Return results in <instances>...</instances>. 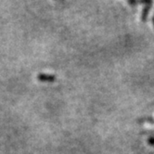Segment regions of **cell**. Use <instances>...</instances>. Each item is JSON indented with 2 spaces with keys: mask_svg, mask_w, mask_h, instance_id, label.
Masks as SVG:
<instances>
[{
  "mask_svg": "<svg viewBox=\"0 0 154 154\" xmlns=\"http://www.w3.org/2000/svg\"><path fill=\"white\" fill-rule=\"evenodd\" d=\"M37 79L41 82H54L56 80V76L54 74H50V73H39L37 75Z\"/></svg>",
  "mask_w": 154,
  "mask_h": 154,
  "instance_id": "6da1fadb",
  "label": "cell"
},
{
  "mask_svg": "<svg viewBox=\"0 0 154 154\" xmlns=\"http://www.w3.org/2000/svg\"><path fill=\"white\" fill-rule=\"evenodd\" d=\"M150 6L151 5H146V7L143 8L142 10V14H141V20L143 21H145L148 18V15H149V12L150 10Z\"/></svg>",
  "mask_w": 154,
  "mask_h": 154,
  "instance_id": "7a4b0ae2",
  "label": "cell"
},
{
  "mask_svg": "<svg viewBox=\"0 0 154 154\" xmlns=\"http://www.w3.org/2000/svg\"><path fill=\"white\" fill-rule=\"evenodd\" d=\"M143 121H148V122H150V123H154V120L152 118H145L144 120H141L140 122H143Z\"/></svg>",
  "mask_w": 154,
  "mask_h": 154,
  "instance_id": "3957f363",
  "label": "cell"
},
{
  "mask_svg": "<svg viewBox=\"0 0 154 154\" xmlns=\"http://www.w3.org/2000/svg\"><path fill=\"white\" fill-rule=\"evenodd\" d=\"M148 141H149V143L150 145H154V137H149Z\"/></svg>",
  "mask_w": 154,
  "mask_h": 154,
  "instance_id": "277c9868",
  "label": "cell"
},
{
  "mask_svg": "<svg viewBox=\"0 0 154 154\" xmlns=\"http://www.w3.org/2000/svg\"><path fill=\"white\" fill-rule=\"evenodd\" d=\"M131 5H136V4H137L138 2L137 1H132V0H129V1H128Z\"/></svg>",
  "mask_w": 154,
  "mask_h": 154,
  "instance_id": "5b68a950",
  "label": "cell"
},
{
  "mask_svg": "<svg viewBox=\"0 0 154 154\" xmlns=\"http://www.w3.org/2000/svg\"><path fill=\"white\" fill-rule=\"evenodd\" d=\"M152 21H153V25H154V16L152 17Z\"/></svg>",
  "mask_w": 154,
  "mask_h": 154,
  "instance_id": "8992f818",
  "label": "cell"
}]
</instances>
